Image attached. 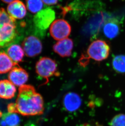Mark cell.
<instances>
[{
  "label": "cell",
  "mask_w": 125,
  "mask_h": 126,
  "mask_svg": "<svg viewBox=\"0 0 125 126\" xmlns=\"http://www.w3.org/2000/svg\"><path fill=\"white\" fill-rule=\"evenodd\" d=\"M7 109L23 116L40 115L44 110V100L33 86L25 84L19 87L15 103L9 104Z\"/></svg>",
  "instance_id": "1"
},
{
  "label": "cell",
  "mask_w": 125,
  "mask_h": 126,
  "mask_svg": "<svg viewBox=\"0 0 125 126\" xmlns=\"http://www.w3.org/2000/svg\"><path fill=\"white\" fill-rule=\"evenodd\" d=\"M15 19L0 8V48L8 46L17 36Z\"/></svg>",
  "instance_id": "2"
},
{
  "label": "cell",
  "mask_w": 125,
  "mask_h": 126,
  "mask_svg": "<svg viewBox=\"0 0 125 126\" xmlns=\"http://www.w3.org/2000/svg\"><path fill=\"white\" fill-rule=\"evenodd\" d=\"M36 72L39 76L46 80L52 76H59L60 73L55 61L48 57H43L37 62L36 65Z\"/></svg>",
  "instance_id": "3"
},
{
  "label": "cell",
  "mask_w": 125,
  "mask_h": 126,
  "mask_svg": "<svg viewBox=\"0 0 125 126\" xmlns=\"http://www.w3.org/2000/svg\"><path fill=\"white\" fill-rule=\"evenodd\" d=\"M110 51V46L106 42L97 40L90 45L87 53L90 58L97 61H101L109 57Z\"/></svg>",
  "instance_id": "4"
},
{
  "label": "cell",
  "mask_w": 125,
  "mask_h": 126,
  "mask_svg": "<svg viewBox=\"0 0 125 126\" xmlns=\"http://www.w3.org/2000/svg\"><path fill=\"white\" fill-rule=\"evenodd\" d=\"M71 27L66 20L59 19L52 23L50 28L51 36L57 41L66 38L71 32Z\"/></svg>",
  "instance_id": "5"
},
{
  "label": "cell",
  "mask_w": 125,
  "mask_h": 126,
  "mask_svg": "<svg viewBox=\"0 0 125 126\" xmlns=\"http://www.w3.org/2000/svg\"><path fill=\"white\" fill-rule=\"evenodd\" d=\"M55 17L54 10L47 8L38 12L34 18V22L38 28L46 30L54 20Z\"/></svg>",
  "instance_id": "6"
},
{
  "label": "cell",
  "mask_w": 125,
  "mask_h": 126,
  "mask_svg": "<svg viewBox=\"0 0 125 126\" xmlns=\"http://www.w3.org/2000/svg\"><path fill=\"white\" fill-rule=\"evenodd\" d=\"M22 47L26 56L33 57L41 53L42 45L41 41L34 36H29L24 40Z\"/></svg>",
  "instance_id": "7"
},
{
  "label": "cell",
  "mask_w": 125,
  "mask_h": 126,
  "mask_svg": "<svg viewBox=\"0 0 125 126\" xmlns=\"http://www.w3.org/2000/svg\"><path fill=\"white\" fill-rule=\"evenodd\" d=\"M9 80L14 85L19 87L25 84L28 80V74L25 69L19 67H14L8 74Z\"/></svg>",
  "instance_id": "8"
},
{
  "label": "cell",
  "mask_w": 125,
  "mask_h": 126,
  "mask_svg": "<svg viewBox=\"0 0 125 126\" xmlns=\"http://www.w3.org/2000/svg\"><path fill=\"white\" fill-rule=\"evenodd\" d=\"M73 41L70 38H65L58 41L53 47L54 51L62 57H69L72 54L73 48Z\"/></svg>",
  "instance_id": "9"
},
{
  "label": "cell",
  "mask_w": 125,
  "mask_h": 126,
  "mask_svg": "<svg viewBox=\"0 0 125 126\" xmlns=\"http://www.w3.org/2000/svg\"><path fill=\"white\" fill-rule=\"evenodd\" d=\"M7 11L8 14L14 19H21L26 14V6L19 0H15L9 4Z\"/></svg>",
  "instance_id": "10"
},
{
  "label": "cell",
  "mask_w": 125,
  "mask_h": 126,
  "mask_svg": "<svg viewBox=\"0 0 125 126\" xmlns=\"http://www.w3.org/2000/svg\"><path fill=\"white\" fill-rule=\"evenodd\" d=\"M82 100L78 94L69 92L65 95L63 100V106L67 111L73 112L76 111L81 105Z\"/></svg>",
  "instance_id": "11"
},
{
  "label": "cell",
  "mask_w": 125,
  "mask_h": 126,
  "mask_svg": "<svg viewBox=\"0 0 125 126\" xmlns=\"http://www.w3.org/2000/svg\"><path fill=\"white\" fill-rule=\"evenodd\" d=\"M16 92L15 86L9 80H0V98L4 99L13 98Z\"/></svg>",
  "instance_id": "12"
},
{
  "label": "cell",
  "mask_w": 125,
  "mask_h": 126,
  "mask_svg": "<svg viewBox=\"0 0 125 126\" xmlns=\"http://www.w3.org/2000/svg\"><path fill=\"white\" fill-rule=\"evenodd\" d=\"M24 50L18 45H13L8 48L7 54L15 64L21 62L24 56Z\"/></svg>",
  "instance_id": "13"
},
{
  "label": "cell",
  "mask_w": 125,
  "mask_h": 126,
  "mask_svg": "<svg viewBox=\"0 0 125 126\" xmlns=\"http://www.w3.org/2000/svg\"><path fill=\"white\" fill-rule=\"evenodd\" d=\"M16 65L6 53L0 51V74L8 72Z\"/></svg>",
  "instance_id": "14"
},
{
  "label": "cell",
  "mask_w": 125,
  "mask_h": 126,
  "mask_svg": "<svg viewBox=\"0 0 125 126\" xmlns=\"http://www.w3.org/2000/svg\"><path fill=\"white\" fill-rule=\"evenodd\" d=\"M20 122L17 113L8 112L1 114V126H19Z\"/></svg>",
  "instance_id": "15"
},
{
  "label": "cell",
  "mask_w": 125,
  "mask_h": 126,
  "mask_svg": "<svg viewBox=\"0 0 125 126\" xmlns=\"http://www.w3.org/2000/svg\"><path fill=\"white\" fill-rule=\"evenodd\" d=\"M103 31L105 36L108 38H114L119 33V27L118 23L114 20L108 22L104 26Z\"/></svg>",
  "instance_id": "16"
},
{
  "label": "cell",
  "mask_w": 125,
  "mask_h": 126,
  "mask_svg": "<svg viewBox=\"0 0 125 126\" xmlns=\"http://www.w3.org/2000/svg\"><path fill=\"white\" fill-rule=\"evenodd\" d=\"M112 66L115 71L119 74L125 73V56L117 55L114 58Z\"/></svg>",
  "instance_id": "17"
},
{
  "label": "cell",
  "mask_w": 125,
  "mask_h": 126,
  "mask_svg": "<svg viewBox=\"0 0 125 126\" xmlns=\"http://www.w3.org/2000/svg\"><path fill=\"white\" fill-rule=\"evenodd\" d=\"M26 5L29 12L32 13H37L42 10L43 2L42 0H26Z\"/></svg>",
  "instance_id": "18"
},
{
  "label": "cell",
  "mask_w": 125,
  "mask_h": 126,
  "mask_svg": "<svg viewBox=\"0 0 125 126\" xmlns=\"http://www.w3.org/2000/svg\"><path fill=\"white\" fill-rule=\"evenodd\" d=\"M110 126H125V114L123 113L115 115L110 122Z\"/></svg>",
  "instance_id": "19"
},
{
  "label": "cell",
  "mask_w": 125,
  "mask_h": 126,
  "mask_svg": "<svg viewBox=\"0 0 125 126\" xmlns=\"http://www.w3.org/2000/svg\"><path fill=\"white\" fill-rule=\"evenodd\" d=\"M45 4L48 5H55L58 2V0H42Z\"/></svg>",
  "instance_id": "20"
},
{
  "label": "cell",
  "mask_w": 125,
  "mask_h": 126,
  "mask_svg": "<svg viewBox=\"0 0 125 126\" xmlns=\"http://www.w3.org/2000/svg\"><path fill=\"white\" fill-rule=\"evenodd\" d=\"M1 0L6 3H10L11 2L15 1V0Z\"/></svg>",
  "instance_id": "21"
},
{
  "label": "cell",
  "mask_w": 125,
  "mask_h": 126,
  "mask_svg": "<svg viewBox=\"0 0 125 126\" xmlns=\"http://www.w3.org/2000/svg\"><path fill=\"white\" fill-rule=\"evenodd\" d=\"M101 126V125H97V126Z\"/></svg>",
  "instance_id": "22"
}]
</instances>
